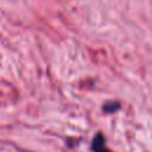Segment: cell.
I'll return each mask as SVG.
<instances>
[{
    "instance_id": "obj_1",
    "label": "cell",
    "mask_w": 152,
    "mask_h": 152,
    "mask_svg": "<svg viewBox=\"0 0 152 152\" xmlns=\"http://www.w3.org/2000/svg\"><path fill=\"white\" fill-rule=\"evenodd\" d=\"M91 150L94 152H112L107 146H106V139L102 135V133H97L93 141H91Z\"/></svg>"
},
{
    "instance_id": "obj_2",
    "label": "cell",
    "mask_w": 152,
    "mask_h": 152,
    "mask_svg": "<svg viewBox=\"0 0 152 152\" xmlns=\"http://www.w3.org/2000/svg\"><path fill=\"white\" fill-rule=\"evenodd\" d=\"M120 108V104L118 102H109V103H106L103 106V110L106 113H113L115 110H118Z\"/></svg>"
}]
</instances>
